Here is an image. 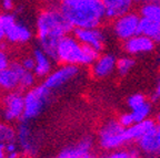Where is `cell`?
I'll return each instance as SVG.
<instances>
[{
    "label": "cell",
    "mask_w": 160,
    "mask_h": 158,
    "mask_svg": "<svg viewBox=\"0 0 160 158\" xmlns=\"http://www.w3.org/2000/svg\"><path fill=\"white\" fill-rule=\"evenodd\" d=\"M135 60L131 57H121L119 59H117L116 70H117V72L120 75H126L135 67Z\"/></svg>",
    "instance_id": "603a6c76"
},
{
    "label": "cell",
    "mask_w": 160,
    "mask_h": 158,
    "mask_svg": "<svg viewBox=\"0 0 160 158\" xmlns=\"http://www.w3.org/2000/svg\"><path fill=\"white\" fill-rule=\"evenodd\" d=\"M112 158H136L138 154L136 151H116L111 154Z\"/></svg>",
    "instance_id": "f1b7e54d"
},
{
    "label": "cell",
    "mask_w": 160,
    "mask_h": 158,
    "mask_svg": "<svg viewBox=\"0 0 160 158\" xmlns=\"http://www.w3.org/2000/svg\"><path fill=\"white\" fill-rule=\"evenodd\" d=\"M140 20L141 18L138 13L130 11L123 17L113 21V32L119 39L127 41L139 35Z\"/></svg>",
    "instance_id": "9c48e42d"
},
{
    "label": "cell",
    "mask_w": 160,
    "mask_h": 158,
    "mask_svg": "<svg viewBox=\"0 0 160 158\" xmlns=\"http://www.w3.org/2000/svg\"><path fill=\"white\" fill-rule=\"evenodd\" d=\"M5 30V40L11 44H25L32 38V31L26 23L18 21L15 15L6 12L0 15Z\"/></svg>",
    "instance_id": "5b68a950"
},
{
    "label": "cell",
    "mask_w": 160,
    "mask_h": 158,
    "mask_svg": "<svg viewBox=\"0 0 160 158\" xmlns=\"http://www.w3.org/2000/svg\"><path fill=\"white\" fill-rule=\"evenodd\" d=\"M2 8L6 10V12H10L11 10L15 9V3H13V1H11V0H3Z\"/></svg>",
    "instance_id": "1f68e13d"
},
{
    "label": "cell",
    "mask_w": 160,
    "mask_h": 158,
    "mask_svg": "<svg viewBox=\"0 0 160 158\" xmlns=\"http://www.w3.org/2000/svg\"><path fill=\"white\" fill-rule=\"evenodd\" d=\"M156 134H157V141H158V156H160V125H157Z\"/></svg>",
    "instance_id": "e575fe53"
},
{
    "label": "cell",
    "mask_w": 160,
    "mask_h": 158,
    "mask_svg": "<svg viewBox=\"0 0 160 158\" xmlns=\"http://www.w3.org/2000/svg\"><path fill=\"white\" fill-rule=\"evenodd\" d=\"M58 8L73 29H96L106 19L102 0H62Z\"/></svg>",
    "instance_id": "7a4b0ae2"
},
{
    "label": "cell",
    "mask_w": 160,
    "mask_h": 158,
    "mask_svg": "<svg viewBox=\"0 0 160 158\" xmlns=\"http://www.w3.org/2000/svg\"><path fill=\"white\" fill-rule=\"evenodd\" d=\"M5 151H6V154H10V153H13V151H18L17 143H16V142H11V143L6 144Z\"/></svg>",
    "instance_id": "4dcf8cb0"
},
{
    "label": "cell",
    "mask_w": 160,
    "mask_h": 158,
    "mask_svg": "<svg viewBox=\"0 0 160 158\" xmlns=\"http://www.w3.org/2000/svg\"><path fill=\"white\" fill-rule=\"evenodd\" d=\"M10 63L11 62L9 61V57L6 53V51L0 49V72L3 71L5 69H7L10 65Z\"/></svg>",
    "instance_id": "f546056e"
},
{
    "label": "cell",
    "mask_w": 160,
    "mask_h": 158,
    "mask_svg": "<svg viewBox=\"0 0 160 158\" xmlns=\"http://www.w3.org/2000/svg\"><path fill=\"white\" fill-rule=\"evenodd\" d=\"M26 70L18 61H13L10 65L0 72V89L8 92L19 90L20 77Z\"/></svg>",
    "instance_id": "8fae6325"
},
{
    "label": "cell",
    "mask_w": 160,
    "mask_h": 158,
    "mask_svg": "<svg viewBox=\"0 0 160 158\" xmlns=\"http://www.w3.org/2000/svg\"><path fill=\"white\" fill-rule=\"evenodd\" d=\"M139 35L149 38L155 43H160V22H153L141 18L139 25Z\"/></svg>",
    "instance_id": "ffe728a7"
},
{
    "label": "cell",
    "mask_w": 160,
    "mask_h": 158,
    "mask_svg": "<svg viewBox=\"0 0 160 158\" xmlns=\"http://www.w3.org/2000/svg\"><path fill=\"white\" fill-rule=\"evenodd\" d=\"M157 126L155 121L152 119H146V121L141 122V123H137L133 124L131 127L129 128H126V132H127V136L129 142L136 141L137 142L140 137H142L145 134H147L148 132H150L151 129H153Z\"/></svg>",
    "instance_id": "d6986e66"
},
{
    "label": "cell",
    "mask_w": 160,
    "mask_h": 158,
    "mask_svg": "<svg viewBox=\"0 0 160 158\" xmlns=\"http://www.w3.org/2000/svg\"><path fill=\"white\" fill-rule=\"evenodd\" d=\"M21 65L23 67V69L26 71H29V72H33L36 69V61L33 59L32 55H27V57H23L21 59Z\"/></svg>",
    "instance_id": "83f0119b"
},
{
    "label": "cell",
    "mask_w": 160,
    "mask_h": 158,
    "mask_svg": "<svg viewBox=\"0 0 160 158\" xmlns=\"http://www.w3.org/2000/svg\"><path fill=\"white\" fill-rule=\"evenodd\" d=\"M105 6L106 19L117 20L130 12L132 7L131 0H102Z\"/></svg>",
    "instance_id": "9a60e30c"
},
{
    "label": "cell",
    "mask_w": 160,
    "mask_h": 158,
    "mask_svg": "<svg viewBox=\"0 0 160 158\" xmlns=\"http://www.w3.org/2000/svg\"><path fill=\"white\" fill-rule=\"evenodd\" d=\"M156 129H157V126L137 141L138 147L141 151V153H143L146 156L158 155V141Z\"/></svg>",
    "instance_id": "ac0fdd59"
},
{
    "label": "cell",
    "mask_w": 160,
    "mask_h": 158,
    "mask_svg": "<svg viewBox=\"0 0 160 158\" xmlns=\"http://www.w3.org/2000/svg\"><path fill=\"white\" fill-rule=\"evenodd\" d=\"M51 92L40 84L25 93V112L21 121H32L43 113L51 102Z\"/></svg>",
    "instance_id": "3957f363"
},
{
    "label": "cell",
    "mask_w": 160,
    "mask_h": 158,
    "mask_svg": "<svg viewBox=\"0 0 160 158\" xmlns=\"http://www.w3.org/2000/svg\"><path fill=\"white\" fill-rule=\"evenodd\" d=\"M25 112V94L21 91L8 92L2 99L1 116L7 124L21 121Z\"/></svg>",
    "instance_id": "52a82bcc"
},
{
    "label": "cell",
    "mask_w": 160,
    "mask_h": 158,
    "mask_svg": "<svg viewBox=\"0 0 160 158\" xmlns=\"http://www.w3.org/2000/svg\"><path fill=\"white\" fill-rule=\"evenodd\" d=\"M31 55L36 61V69L33 71V74L38 79H46L52 72V60L39 47L32 50Z\"/></svg>",
    "instance_id": "e0dca14e"
},
{
    "label": "cell",
    "mask_w": 160,
    "mask_h": 158,
    "mask_svg": "<svg viewBox=\"0 0 160 158\" xmlns=\"http://www.w3.org/2000/svg\"><path fill=\"white\" fill-rule=\"evenodd\" d=\"M117 65V59L112 54H103L100 55L91 67V73L96 79H103L108 77L115 71Z\"/></svg>",
    "instance_id": "2e32d148"
},
{
    "label": "cell",
    "mask_w": 160,
    "mask_h": 158,
    "mask_svg": "<svg viewBox=\"0 0 160 158\" xmlns=\"http://www.w3.org/2000/svg\"><path fill=\"white\" fill-rule=\"evenodd\" d=\"M19 151H13V153H10V154H7V157L6 158H19Z\"/></svg>",
    "instance_id": "8d00e7d4"
},
{
    "label": "cell",
    "mask_w": 160,
    "mask_h": 158,
    "mask_svg": "<svg viewBox=\"0 0 160 158\" xmlns=\"http://www.w3.org/2000/svg\"><path fill=\"white\" fill-rule=\"evenodd\" d=\"M17 142V129L7 123H0V144Z\"/></svg>",
    "instance_id": "7402d4cb"
},
{
    "label": "cell",
    "mask_w": 160,
    "mask_h": 158,
    "mask_svg": "<svg viewBox=\"0 0 160 158\" xmlns=\"http://www.w3.org/2000/svg\"><path fill=\"white\" fill-rule=\"evenodd\" d=\"M158 99H160V79H159V81H158L155 93H153V95H152V100H158Z\"/></svg>",
    "instance_id": "d6a6232c"
},
{
    "label": "cell",
    "mask_w": 160,
    "mask_h": 158,
    "mask_svg": "<svg viewBox=\"0 0 160 158\" xmlns=\"http://www.w3.org/2000/svg\"><path fill=\"white\" fill-rule=\"evenodd\" d=\"M157 121H158V125H160V114L157 116Z\"/></svg>",
    "instance_id": "ab89813d"
},
{
    "label": "cell",
    "mask_w": 160,
    "mask_h": 158,
    "mask_svg": "<svg viewBox=\"0 0 160 158\" xmlns=\"http://www.w3.org/2000/svg\"><path fill=\"white\" fill-rule=\"evenodd\" d=\"M146 103H147V100H146L145 95L140 93L133 94V95H131V96L128 99V106L130 107L131 111H133V109H138V107H140V106H142L143 104H146Z\"/></svg>",
    "instance_id": "484cf974"
},
{
    "label": "cell",
    "mask_w": 160,
    "mask_h": 158,
    "mask_svg": "<svg viewBox=\"0 0 160 158\" xmlns=\"http://www.w3.org/2000/svg\"><path fill=\"white\" fill-rule=\"evenodd\" d=\"M73 35L83 45H89L97 51L101 52L105 48L106 35L102 30L96 29H75Z\"/></svg>",
    "instance_id": "7c38bea8"
},
{
    "label": "cell",
    "mask_w": 160,
    "mask_h": 158,
    "mask_svg": "<svg viewBox=\"0 0 160 158\" xmlns=\"http://www.w3.org/2000/svg\"><path fill=\"white\" fill-rule=\"evenodd\" d=\"M39 48L57 62L58 43L65 35L73 32V27L67 21L59 8H48L40 11L36 21Z\"/></svg>",
    "instance_id": "6da1fadb"
},
{
    "label": "cell",
    "mask_w": 160,
    "mask_h": 158,
    "mask_svg": "<svg viewBox=\"0 0 160 158\" xmlns=\"http://www.w3.org/2000/svg\"><path fill=\"white\" fill-rule=\"evenodd\" d=\"M78 158H92V155H87V156H83V157H78Z\"/></svg>",
    "instance_id": "74e56055"
},
{
    "label": "cell",
    "mask_w": 160,
    "mask_h": 158,
    "mask_svg": "<svg viewBox=\"0 0 160 158\" xmlns=\"http://www.w3.org/2000/svg\"><path fill=\"white\" fill-rule=\"evenodd\" d=\"M130 113L132 115L135 124L141 123V122L148 119V117H149L150 113H151V104H150L149 102H147L146 104H143L142 106L133 109V111H131Z\"/></svg>",
    "instance_id": "cb8c5ba5"
},
{
    "label": "cell",
    "mask_w": 160,
    "mask_h": 158,
    "mask_svg": "<svg viewBox=\"0 0 160 158\" xmlns=\"http://www.w3.org/2000/svg\"><path fill=\"white\" fill-rule=\"evenodd\" d=\"M48 158H60L59 156H51V157H48Z\"/></svg>",
    "instance_id": "60d3db41"
},
{
    "label": "cell",
    "mask_w": 160,
    "mask_h": 158,
    "mask_svg": "<svg viewBox=\"0 0 160 158\" xmlns=\"http://www.w3.org/2000/svg\"><path fill=\"white\" fill-rule=\"evenodd\" d=\"M140 18L150 20L153 22H160V2L151 1V2L142 3L139 9Z\"/></svg>",
    "instance_id": "44dd1931"
},
{
    "label": "cell",
    "mask_w": 160,
    "mask_h": 158,
    "mask_svg": "<svg viewBox=\"0 0 160 158\" xmlns=\"http://www.w3.org/2000/svg\"><path fill=\"white\" fill-rule=\"evenodd\" d=\"M57 62L62 65H83V48L75 35L61 38L57 48Z\"/></svg>",
    "instance_id": "277c9868"
},
{
    "label": "cell",
    "mask_w": 160,
    "mask_h": 158,
    "mask_svg": "<svg viewBox=\"0 0 160 158\" xmlns=\"http://www.w3.org/2000/svg\"><path fill=\"white\" fill-rule=\"evenodd\" d=\"M93 146V139L90 136H86L79 142L72 145L66 146L59 153L60 158H78L91 155V149Z\"/></svg>",
    "instance_id": "4fadbf2b"
},
{
    "label": "cell",
    "mask_w": 160,
    "mask_h": 158,
    "mask_svg": "<svg viewBox=\"0 0 160 158\" xmlns=\"http://www.w3.org/2000/svg\"><path fill=\"white\" fill-rule=\"evenodd\" d=\"M156 43L142 35H137L123 43V49L128 54H141L149 53L155 49Z\"/></svg>",
    "instance_id": "5bb4252c"
},
{
    "label": "cell",
    "mask_w": 160,
    "mask_h": 158,
    "mask_svg": "<svg viewBox=\"0 0 160 158\" xmlns=\"http://www.w3.org/2000/svg\"><path fill=\"white\" fill-rule=\"evenodd\" d=\"M98 138L100 147L107 151L118 149L129 143L126 128H123L118 121H109L103 124L99 131Z\"/></svg>",
    "instance_id": "8992f818"
},
{
    "label": "cell",
    "mask_w": 160,
    "mask_h": 158,
    "mask_svg": "<svg viewBox=\"0 0 160 158\" xmlns=\"http://www.w3.org/2000/svg\"><path fill=\"white\" fill-rule=\"evenodd\" d=\"M36 84V75L33 72L25 71L23 74L20 77V84H19V91L21 92H28L32 87H35Z\"/></svg>",
    "instance_id": "d4e9b609"
},
{
    "label": "cell",
    "mask_w": 160,
    "mask_h": 158,
    "mask_svg": "<svg viewBox=\"0 0 160 158\" xmlns=\"http://www.w3.org/2000/svg\"><path fill=\"white\" fill-rule=\"evenodd\" d=\"M80 69L77 65H61L52 71L43 80V85L50 91H55L73 80L79 73Z\"/></svg>",
    "instance_id": "30bf717a"
},
{
    "label": "cell",
    "mask_w": 160,
    "mask_h": 158,
    "mask_svg": "<svg viewBox=\"0 0 160 158\" xmlns=\"http://www.w3.org/2000/svg\"><path fill=\"white\" fill-rule=\"evenodd\" d=\"M100 158H112V156H111V155H107V156H102V157H100Z\"/></svg>",
    "instance_id": "f35d334b"
},
{
    "label": "cell",
    "mask_w": 160,
    "mask_h": 158,
    "mask_svg": "<svg viewBox=\"0 0 160 158\" xmlns=\"http://www.w3.org/2000/svg\"><path fill=\"white\" fill-rule=\"evenodd\" d=\"M17 143L23 155L33 158L39 151V142L32 133L29 122L20 121L17 126Z\"/></svg>",
    "instance_id": "ba28073f"
},
{
    "label": "cell",
    "mask_w": 160,
    "mask_h": 158,
    "mask_svg": "<svg viewBox=\"0 0 160 158\" xmlns=\"http://www.w3.org/2000/svg\"><path fill=\"white\" fill-rule=\"evenodd\" d=\"M7 157V154L5 151V145L3 144H0V158H6Z\"/></svg>",
    "instance_id": "d590c367"
},
{
    "label": "cell",
    "mask_w": 160,
    "mask_h": 158,
    "mask_svg": "<svg viewBox=\"0 0 160 158\" xmlns=\"http://www.w3.org/2000/svg\"><path fill=\"white\" fill-rule=\"evenodd\" d=\"M136 158H139V157H136Z\"/></svg>",
    "instance_id": "b9f144b4"
},
{
    "label": "cell",
    "mask_w": 160,
    "mask_h": 158,
    "mask_svg": "<svg viewBox=\"0 0 160 158\" xmlns=\"http://www.w3.org/2000/svg\"><path fill=\"white\" fill-rule=\"evenodd\" d=\"M5 41V30H3L2 23H1V18H0V44Z\"/></svg>",
    "instance_id": "836d02e7"
},
{
    "label": "cell",
    "mask_w": 160,
    "mask_h": 158,
    "mask_svg": "<svg viewBox=\"0 0 160 158\" xmlns=\"http://www.w3.org/2000/svg\"><path fill=\"white\" fill-rule=\"evenodd\" d=\"M118 122H119V124L122 126L123 128H129V127H131L135 124L131 113H123L122 115H120Z\"/></svg>",
    "instance_id": "4316f807"
}]
</instances>
